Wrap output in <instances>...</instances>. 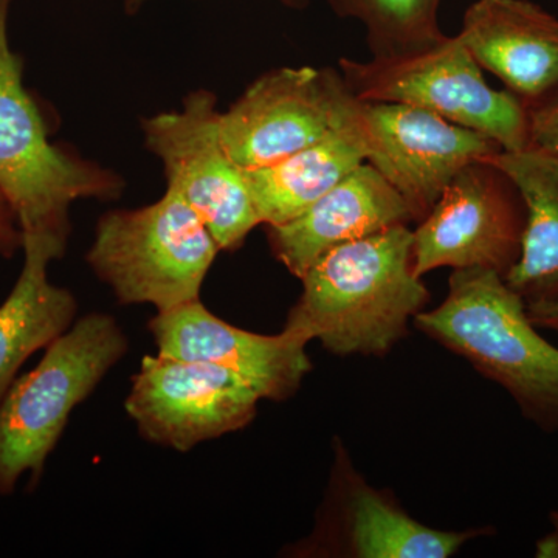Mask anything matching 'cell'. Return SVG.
Here are the masks:
<instances>
[{"label": "cell", "mask_w": 558, "mask_h": 558, "mask_svg": "<svg viewBox=\"0 0 558 558\" xmlns=\"http://www.w3.org/2000/svg\"><path fill=\"white\" fill-rule=\"evenodd\" d=\"M284 330L333 355H387L429 293L413 270V231L392 227L329 250L301 278Z\"/></svg>", "instance_id": "cell-1"}, {"label": "cell", "mask_w": 558, "mask_h": 558, "mask_svg": "<svg viewBox=\"0 0 558 558\" xmlns=\"http://www.w3.org/2000/svg\"><path fill=\"white\" fill-rule=\"evenodd\" d=\"M414 325L501 385L538 428L557 432L558 348L538 332L526 301L497 271L453 270L447 299L418 312Z\"/></svg>", "instance_id": "cell-2"}, {"label": "cell", "mask_w": 558, "mask_h": 558, "mask_svg": "<svg viewBox=\"0 0 558 558\" xmlns=\"http://www.w3.org/2000/svg\"><path fill=\"white\" fill-rule=\"evenodd\" d=\"M11 0H0V193L9 201L22 242H35L54 259L64 255L80 199H117L119 174L53 145L43 113L24 86V65L11 50Z\"/></svg>", "instance_id": "cell-3"}, {"label": "cell", "mask_w": 558, "mask_h": 558, "mask_svg": "<svg viewBox=\"0 0 558 558\" xmlns=\"http://www.w3.org/2000/svg\"><path fill=\"white\" fill-rule=\"evenodd\" d=\"M126 333L108 314H89L46 348L38 366L13 381L0 402V495L24 475L35 487L72 411L126 355Z\"/></svg>", "instance_id": "cell-4"}, {"label": "cell", "mask_w": 558, "mask_h": 558, "mask_svg": "<svg viewBox=\"0 0 558 558\" xmlns=\"http://www.w3.org/2000/svg\"><path fill=\"white\" fill-rule=\"evenodd\" d=\"M219 252L196 211L167 189L146 207L101 216L86 259L120 304L165 312L201 300Z\"/></svg>", "instance_id": "cell-5"}, {"label": "cell", "mask_w": 558, "mask_h": 558, "mask_svg": "<svg viewBox=\"0 0 558 558\" xmlns=\"http://www.w3.org/2000/svg\"><path fill=\"white\" fill-rule=\"evenodd\" d=\"M481 70L458 35L371 61L340 60L360 101L416 106L481 132L502 150L531 148L526 105L510 90L492 89Z\"/></svg>", "instance_id": "cell-6"}, {"label": "cell", "mask_w": 558, "mask_h": 558, "mask_svg": "<svg viewBox=\"0 0 558 558\" xmlns=\"http://www.w3.org/2000/svg\"><path fill=\"white\" fill-rule=\"evenodd\" d=\"M360 108L333 69H275L220 112V137L242 170L269 167L354 123Z\"/></svg>", "instance_id": "cell-7"}, {"label": "cell", "mask_w": 558, "mask_h": 558, "mask_svg": "<svg viewBox=\"0 0 558 558\" xmlns=\"http://www.w3.org/2000/svg\"><path fill=\"white\" fill-rule=\"evenodd\" d=\"M142 130L146 148L163 165L168 189L196 211L220 250L242 247L260 220L244 171L223 148L216 95L193 90L182 108L143 120Z\"/></svg>", "instance_id": "cell-8"}, {"label": "cell", "mask_w": 558, "mask_h": 558, "mask_svg": "<svg viewBox=\"0 0 558 558\" xmlns=\"http://www.w3.org/2000/svg\"><path fill=\"white\" fill-rule=\"evenodd\" d=\"M526 207L519 189L487 160L465 165L413 231V270L486 269L502 278L519 263Z\"/></svg>", "instance_id": "cell-9"}, {"label": "cell", "mask_w": 558, "mask_h": 558, "mask_svg": "<svg viewBox=\"0 0 558 558\" xmlns=\"http://www.w3.org/2000/svg\"><path fill=\"white\" fill-rule=\"evenodd\" d=\"M259 400L256 389L229 369L157 352L142 360L124 409L142 438L186 453L247 427Z\"/></svg>", "instance_id": "cell-10"}, {"label": "cell", "mask_w": 558, "mask_h": 558, "mask_svg": "<svg viewBox=\"0 0 558 558\" xmlns=\"http://www.w3.org/2000/svg\"><path fill=\"white\" fill-rule=\"evenodd\" d=\"M368 163L399 191L414 222L427 218L465 165L501 146L469 128L402 102H365L360 110Z\"/></svg>", "instance_id": "cell-11"}, {"label": "cell", "mask_w": 558, "mask_h": 558, "mask_svg": "<svg viewBox=\"0 0 558 558\" xmlns=\"http://www.w3.org/2000/svg\"><path fill=\"white\" fill-rule=\"evenodd\" d=\"M148 328L159 354L229 369L248 381L260 399L292 398L312 369L307 341L295 333L282 329L278 336H260L236 328L216 317L201 300L157 312Z\"/></svg>", "instance_id": "cell-12"}, {"label": "cell", "mask_w": 558, "mask_h": 558, "mask_svg": "<svg viewBox=\"0 0 558 558\" xmlns=\"http://www.w3.org/2000/svg\"><path fill=\"white\" fill-rule=\"evenodd\" d=\"M409 222L405 199L365 161L295 219L267 227V240L271 255L301 279L329 250Z\"/></svg>", "instance_id": "cell-13"}, {"label": "cell", "mask_w": 558, "mask_h": 558, "mask_svg": "<svg viewBox=\"0 0 558 558\" xmlns=\"http://www.w3.org/2000/svg\"><path fill=\"white\" fill-rule=\"evenodd\" d=\"M481 69L497 75L524 105L558 84V17L529 0H476L459 33Z\"/></svg>", "instance_id": "cell-14"}, {"label": "cell", "mask_w": 558, "mask_h": 558, "mask_svg": "<svg viewBox=\"0 0 558 558\" xmlns=\"http://www.w3.org/2000/svg\"><path fill=\"white\" fill-rule=\"evenodd\" d=\"M368 156L359 113L354 123L330 132L288 159L242 171L260 223L281 226L306 211L368 161Z\"/></svg>", "instance_id": "cell-15"}, {"label": "cell", "mask_w": 558, "mask_h": 558, "mask_svg": "<svg viewBox=\"0 0 558 558\" xmlns=\"http://www.w3.org/2000/svg\"><path fill=\"white\" fill-rule=\"evenodd\" d=\"M483 160L515 183L526 207L520 259L506 282L526 304L558 301V156L529 148Z\"/></svg>", "instance_id": "cell-16"}, {"label": "cell", "mask_w": 558, "mask_h": 558, "mask_svg": "<svg viewBox=\"0 0 558 558\" xmlns=\"http://www.w3.org/2000/svg\"><path fill=\"white\" fill-rule=\"evenodd\" d=\"M24 267L7 300L0 304V402L21 366L46 349L75 323L78 303L70 290L51 284L49 250L22 242Z\"/></svg>", "instance_id": "cell-17"}, {"label": "cell", "mask_w": 558, "mask_h": 558, "mask_svg": "<svg viewBox=\"0 0 558 558\" xmlns=\"http://www.w3.org/2000/svg\"><path fill=\"white\" fill-rule=\"evenodd\" d=\"M347 538L362 558H449L480 531H438L411 519L384 494L355 480L347 499Z\"/></svg>", "instance_id": "cell-18"}, {"label": "cell", "mask_w": 558, "mask_h": 558, "mask_svg": "<svg viewBox=\"0 0 558 558\" xmlns=\"http://www.w3.org/2000/svg\"><path fill=\"white\" fill-rule=\"evenodd\" d=\"M444 0H328L341 17L365 25L373 57L421 49L442 38L439 9Z\"/></svg>", "instance_id": "cell-19"}, {"label": "cell", "mask_w": 558, "mask_h": 558, "mask_svg": "<svg viewBox=\"0 0 558 558\" xmlns=\"http://www.w3.org/2000/svg\"><path fill=\"white\" fill-rule=\"evenodd\" d=\"M526 108L531 148L558 156V84Z\"/></svg>", "instance_id": "cell-20"}, {"label": "cell", "mask_w": 558, "mask_h": 558, "mask_svg": "<svg viewBox=\"0 0 558 558\" xmlns=\"http://www.w3.org/2000/svg\"><path fill=\"white\" fill-rule=\"evenodd\" d=\"M22 247V233L9 201L0 193V255L11 258Z\"/></svg>", "instance_id": "cell-21"}, {"label": "cell", "mask_w": 558, "mask_h": 558, "mask_svg": "<svg viewBox=\"0 0 558 558\" xmlns=\"http://www.w3.org/2000/svg\"><path fill=\"white\" fill-rule=\"evenodd\" d=\"M527 315L538 329H548L558 337V301L527 304Z\"/></svg>", "instance_id": "cell-22"}, {"label": "cell", "mask_w": 558, "mask_h": 558, "mask_svg": "<svg viewBox=\"0 0 558 558\" xmlns=\"http://www.w3.org/2000/svg\"><path fill=\"white\" fill-rule=\"evenodd\" d=\"M553 529L535 546V556L538 558H558V510L550 513Z\"/></svg>", "instance_id": "cell-23"}, {"label": "cell", "mask_w": 558, "mask_h": 558, "mask_svg": "<svg viewBox=\"0 0 558 558\" xmlns=\"http://www.w3.org/2000/svg\"><path fill=\"white\" fill-rule=\"evenodd\" d=\"M154 0H123L124 11L128 14H137L138 11L145 9ZM281 5L290 7V9L301 10L310 5L311 0H277Z\"/></svg>", "instance_id": "cell-24"}]
</instances>
